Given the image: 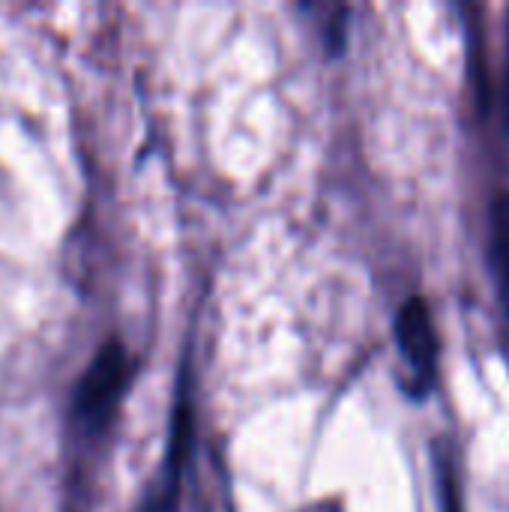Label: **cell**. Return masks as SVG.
Here are the masks:
<instances>
[{"label":"cell","instance_id":"cell-4","mask_svg":"<svg viewBox=\"0 0 509 512\" xmlns=\"http://www.w3.org/2000/svg\"><path fill=\"white\" fill-rule=\"evenodd\" d=\"M507 108H509V63H507Z\"/></svg>","mask_w":509,"mask_h":512},{"label":"cell","instance_id":"cell-2","mask_svg":"<svg viewBox=\"0 0 509 512\" xmlns=\"http://www.w3.org/2000/svg\"><path fill=\"white\" fill-rule=\"evenodd\" d=\"M396 342L405 360L414 366L420 378H432L438 363V336L423 297H411L396 315Z\"/></svg>","mask_w":509,"mask_h":512},{"label":"cell","instance_id":"cell-3","mask_svg":"<svg viewBox=\"0 0 509 512\" xmlns=\"http://www.w3.org/2000/svg\"><path fill=\"white\" fill-rule=\"evenodd\" d=\"M492 252H495V270L501 279V291L509 306V195H501L492 204Z\"/></svg>","mask_w":509,"mask_h":512},{"label":"cell","instance_id":"cell-1","mask_svg":"<svg viewBox=\"0 0 509 512\" xmlns=\"http://www.w3.org/2000/svg\"><path fill=\"white\" fill-rule=\"evenodd\" d=\"M129 378H132V360H129L126 345L117 339L105 342L78 381V390H75L78 420L87 429H102L114 417Z\"/></svg>","mask_w":509,"mask_h":512}]
</instances>
